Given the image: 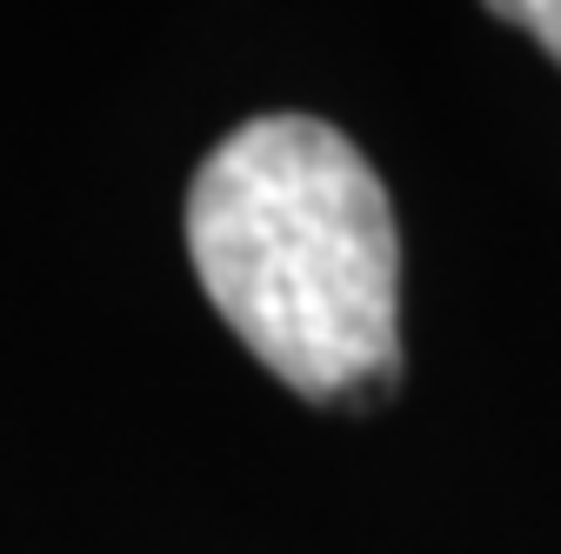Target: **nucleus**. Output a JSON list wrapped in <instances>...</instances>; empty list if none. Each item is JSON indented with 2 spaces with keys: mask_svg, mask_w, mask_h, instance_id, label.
I'll return each instance as SVG.
<instances>
[{
  "mask_svg": "<svg viewBox=\"0 0 561 554\" xmlns=\"http://www.w3.org/2000/svg\"><path fill=\"white\" fill-rule=\"evenodd\" d=\"M495 14H502V21H522V27L561 60V0H522V8H495Z\"/></svg>",
  "mask_w": 561,
  "mask_h": 554,
  "instance_id": "2",
  "label": "nucleus"
},
{
  "mask_svg": "<svg viewBox=\"0 0 561 554\" xmlns=\"http://www.w3.org/2000/svg\"><path fill=\"white\" fill-rule=\"evenodd\" d=\"M187 254L241 348L308 401L401 374V241L362 148L308 114L234 127L187 187Z\"/></svg>",
  "mask_w": 561,
  "mask_h": 554,
  "instance_id": "1",
  "label": "nucleus"
}]
</instances>
